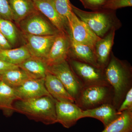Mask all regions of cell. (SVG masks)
Returning <instances> with one entry per match:
<instances>
[{
  "label": "cell",
  "instance_id": "cell-3",
  "mask_svg": "<svg viewBox=\"0 0 132 132\" xmlns=\"http://www.w3.org/2000/svg\"><path fill=\"white\" fill-rule=\"evenodd\" d=\"M73 12L79 19L85 22L100 38H102L112 29L117 30L122 26L116 11L101 9L87 12L72 4Z\"/></svg>",
  "mask_w": 132,
  "mask_h": 132
},
{
  "label": "cell",
  "instance_id": "cell-16",
  "mask_svg": "<svg viewBox=\"0 0 132 132\" xmlns=\"http://www.w3.org/2000/svg\"><path fill=\"white\" fill-rule=\"evenodd\" d=\"M45 84L48 92L55 100L75 103L74 99L69 94L60 80L48 71L45 78Z\"/></svg>",
  "mask_w": 132,
  "mask_h": 132
},
{
  "label": "cell",
  "instance_id": "cell-25",
  "mask_svg": "<svg viewBox=\"0 0 132 132\" xmlns=\"http://www.w3.org/2000/svg\"><path fill=\"white\" fill-rule=\"evenodd\" d=\"M58 13L68 23L73 14L72 3L69 0H52Z\"/></svg>",
  "mask_w": 132,
  "mask_h": 132
},
{
  "label": "cell",
  "instance_id": "cell-2",
  "mask_svg": "<svg viewBox=\"0 0 132 132\" xmlns=\"http://www.w3.org/2000/svg\"><path fill=\"white\" fill-rule=\"evenodd\" d=\"M56 100L50 95L36 98L17 100L14 103L15 112L26 115L29 119L46 125L57 123Z\"/></svg>",
  "mask_w": 132,
  "mask_h": 132
},
{
  "label": "cell",
  "instance_id": "cell-13",
  "mask_svg": "<svg viewBox=\"0 0 132 132\" xmlns=\"http://www.w3.org/2000/svg\"><path fill=\"white\" fill-rule=\"evenodd\" d=\"M18 100H25L50 95L45 84V79H31L14 88Z\"/></svg>",
  "mask_w": 132,
  "mask_h": 132
},
{
  "label": "cell",
  "instance_id": "cell-8",
  "mask_svg": "<svg viewBox=\"0 0 132 132\" xmlns=\"http://www.w3.org/2000/svg\"><path fill=\"white\" fill-rule=\"evenodd\" d=\"M70 35L76 42L90 47L95 52V47L99 38L84 22L73 13L68 21Z\"/></svg>",
  "mask_w": 132,
  "mask_h": 132
},
{
  "label": "cell",
  "instance_id": "cell-7",
  "mask_svg": "<svg viewBox=\"0 0 132 132\" xmlns=\"http://www.w3.org/2000/svg\"><path fill=\"white\" fill-rule=\"evenodd\" d=\"M48 71L60 80L69 93L75 101L83 87L71 69L67 60L48 66Z\"/></svg>",
  "mask_w": 132,
  "mask_h": 132
},
{
  "label": "cell",
  "instance_id": "cell-17",
  "mask_svg": "<svg viewBox=\"0 0 132 132\" xmlns=\"http://www.w3.org/2000/svg\"><path fill=\"white\" fill-rule=\"evenodd\" d=\"M71 38V47L68 59H71L100 67L94 51L88 46L76 42Z\"/></svg>",
  "mask_w": 132,
  "mask_h": 132
},
{
  "label": "cell",
  "instance_id": "cell-21",
  "mask_svg": "<svg viewBox=\"0 0 132 132\" xmlns=\"http://www.w3.org/2000/svg\"><path fill=\"white\" fill-rule=\"evenodd\" d=\"M18 100L14 88L1 81L0 82V110L6 117H9L15 112L14 103Z\"/></svg>",
  "mask_w": 132,
  "mask_h": 132
},
{
  "label": "cell",
  "instance_id": "cell-11",
  "mask_svg": "<svg viewBox=\"0 0 132 132\" xmlns=\"http://www.w3.org/2000/svg\"><path fill=\"white\" fill-rule=\"evenodd\" d=\"M71 43L70 35L61 32L57 35L47 57L44 60L48 66L58 64L68 59Z\"/></svg>",
  "mask_w": 132,
  "mask_h": 132
},
{
  "label": "cell",
  "instance_id": "cell-5",
  "mask_svg": "<svg viewBox=\"0 0 132 132\" xmlns=\"http://www.w3.org/2000/svg\"><path fill=\"white\" fill-rule=\"evenodd\" d=\"M67 60L83 87L95 85H109L103 69L74 59H68Z\"/></svg>",
  "mask_w": 132,
  "mask_h": 132
},
{
  "label": "cell",
  "instance_id": "cell-29",
  "mask_svg": "<svg viewBox=\"0 0 132 132\" xmlns=\"http://www.w3.org/2000/svg\"><path fill=\"white\" fill-rule=\"evenodd\" d=\"M126 111H132V88L127 93L125 98L118 110V112L120 113Z\"/></svg>",
  "mask_w": 132,
  "mask_h": 132
},
{
  "label": "cell",
  "instance_id": "cell-14",
  "mask_svg": "<svg viewBox=\"0 0 132 132\" xmlns=\"http://www.w3.org/2000/svg\"><path fill=\"white\" fill-rule=\"evenodd\" d=\"M115 29H112L96 43L95 53L100 67L104 69L110 60L112 50L114 43Z\"/></svg>",
  "mask_w": 132,
  "mask_h": 132
},
{
  "label": "cell",
  "instance_id": "cell-23",
  "mask_svg": "<svg viewBox=\"0 0 132 132\" xmlns=\"http://www.w3.org/2000/svg\"><path fill=\"white\" fill-rule=\"evenodd\" d=\"M31 56L24 45L14 48L0 49V60L13 65H18Z\"/></svg>",
  "mask_w": 132,
  "mask_h": 132
},
{
  "label": "cell",
  "instance_id": "cell-30",
  "mask_svg": "<svg viewBox=\"0 0 132 132\" xmlns=\"http://www.w3.org/2000/svg\"><path fill=\"white\" fill-rule=\"evenodd\" d=\"M18 67V65L9 64L0 60V73Z\"/></svg>",
  "mask_w": 132,
  "mask_h": 132
},
{
  "label": "cell",
  "instance_id": "cell-32",
  "mask_svg": "<svg viewBox=\"0 0 132 132\" xmlns=\"http://www.w3.org/2000/svg\"><path fill=\"white\" fill-rule=\"evenodd\" d=\"M1 82V79H0V82Z\"/></svg>",
  "mask_w": 132,
  "mask_h": 132
},
{
  "label": "cell",
  "instance_id": "cell-15",
  "mask_svg": "<svg viewBox=\"0 0 132 132\" xmlns=\"http://www.w3.org/2000/svg\"><path fill=\"white\" fill-rule=\"evenodd\" d=\"M121 113L119 112L112 104L108 103L92 109L83 110V118L97 119L102 122L105 127L118 118Z\"/></svg>",
  "mask_w": 132,
  "mask_h": 132
},
{
  "label": "cell",
  "instance_id": "cell-31",
  "mask_svg": "<svg viewBox=\"0 0 132 132\" xmlns=\"http://www.w3.org/2000/svg\"><path fill=\"white\" fill-rule=\"evenodd\" d=\"M13 48L7 40L0 33V49H10Z\"/></svg>",
  "mask_w": 132,
  "mask_h": 132
},
{
  "label": "cell",
  "instance_id": "cell-12",
  "mask_svg": "<svg viewBox=\"0 0 132 132\" xmlns=\"http://www.w3.org/2000/svg\"><path fill=\"white\" fill-rule=\"evenodd\" d=\"M36 9L50 21L60 32L70 35L68 22L57 12L52 0H33Z\"/></svg>",
  "mask_w": 132,
  "mask_h": 132
},
{
  "label": "cell",
  "instance_id": "cell-1",
  "mask_svg": "<svg viewBox=\"0 0 132 132\" xmlns=\"http://www.w3.org/2000/svg\"><path fill=\"white\" fill-rule=\"evenodd\" d=\"M107 81L113 91L112 104L117 110L132 88V68L128 62L115 57L112 52L110 60L104 69Z\"/></svg>",
  "mask_w": 132,
  "mask_h": 132
},
{
  "label": "cell",
  "instance_id": "cell-28",
  "mask_svg": "<svg viewBox=\"0 0 132 132\" xmlns=\"http://www.w3.org/2000/svg\"><path fill=\"white\" fill-rule=\"evenodd\" d=\"M85 8L93 11L102 9L107 0H79Z\"/></svg>",
  "mask_w": 132,
  "mask_h": 132
},
{
  "label": "cell",
  "instance_id": "cell-10",
  "mask_svg": "<svg viewBox=\"0 0 132 132\" xmlns=\"http://www.w3.org/2000/svg\"><path fill=\"white\" fill-rule=\"evenodd\" d=\"M55 108L57 123L66 128L72 127L83 118V110L75 103L56 100Z\"/></svg>",
  "mask_w": 132,
  "mask_h": 132
},
{
  "label": "cell",
  "instance_id": "cell-18",
  "mask_svg": "<svg viewBox=\"0 0 132 132\" xmlns=\"http://www.w3.org/2000/svg\"><path fill=\"white\" fill-rule=\"evenodd\" d=\"M30 78L45 79L48 72V65L43 59L31 56L19 65Z\"/></svg>",
  "mask_w": 132,
  "mask_h": 132
},
{
  "label": "cell",
  "instance_id": "cell-19",
  "mask_svg": "<svg viewBox=\"0 0 132 132\" xmlns=\"http://www.w3.org/2000/svg\"><path fill=\"white\" fill-rule=\"evenodd\" d=\"M14 22L0 18V33L7 40L13 48L24 44L22 33Z\"/></svg>",
  "mask_w": 132,
  "mask_h": 132
},
{
  "label": "cell",
  "instance_id": "cell-27",
  "mask_svg": "<svg viewBox=\"0 0 132 132\" xmlns=\"http://www.w3.org/2000/svg\"><path fill=\"white\" fill-rule=\"evenodd\" d=\"M0 18L13 21L9 0H0Z\"/></svg>",
  "mask_w": 132,
  "mask_h": 132
},
{
  "label": "cell",
  "instance_id": "cell-22",
  "mask_svg": "<svg viewBox=\"0 0 132 132\" xmlns=\"http://www.w3.org/2000/svg\"><path fill=\"white\" fill-rule=\"evenodd\" d=\"M31 79L25 71L19 67L0 73L1 81L12 88L21 86Z\"/></svg>",
  "mask_w": 132,
  "mask_h": 132
},
{
  "label": "cell",
  "instance_id": "cell-33",
  "mask_svg": "<svg viewBox=\"0 0 132 132\" xmlns=\"http://www.w3.org/2000/svg\"><path fill=\"white\" fill-rule=\"evenodd\" d=\"M107 1H108V0H107Z\"/></svg>",
  "mask_w": 132,
  "mask_h": 132
},
{
  "label": "cell",
  "instance_id": "cell-20",
  "mask_svg": "<svg viewBox=\"0 0 132 132\" xmlns=\"http://www.w3.org/2000/svg\"><path fill=\"white\" fill-rule=\"evenodd\" d=\"M9 2L15 24L38 10L33 0H9Z\"/></svg>",
  "mask_w": 132,
  "mask_h": 132
},
{
  "label": "cell",
  "instance_id": "cell-6",
  "mask_svg": "<svg viewBox=\"0 0 132 132\" xmlns=\"http://www.w3.org/2000/svg\"><path fill=\"white\" fill-rule=\"evenodd\" d=\"M16 24L23 34L46 36L55 35L60 32L49 20L38 10Z\"/></svg>",
  "mask_w": 132,
  "mask_h": 132
},
{
  "label": "cell",
  "instance_id": "cell-4",
  "mask_svg": "<svg viewBox=\"0 0 132 132\" xmlns=\"http://www.w3.org/2000/svg\"><path fill=\"white\" fill-rule=\"evenodd\" d=\"M113 94L109 85L83 87L75 103L82 110L92 109L103 104H112Z\"/></svg>",
  "mask_w": 132,
  "mask_h": 132
},
{
  "label": "cell",
  "instance_id": "cell-9",
  "mask_svg": "<svg viewBox=\"0 0 132 132\" xmlns=\"http://www.w3.org/2000/svg\"><path fill=\"white\" fill-rule=\"evenodd\" d=\"M57 35L38 36L22 33L24 45L31 56L44 60L47 57Z\"/></svg>",
  "mask_w": 132,
  "mask_h": 132
},
{
  "label": "cell",
  "instance_id": "cell-24",
  "mask_svg": "<svg viewBox=\"0 0 132 132\" xmlns=\"http://www.w3.org/2000/svg\"><path fill=\"white\" fill-rule=\"evenodd\" d=\"M132 111L122 112L115 120L110 123L101 132H132Z\"/></svg>",
  "mask_w": 132,
  "mask_h": 132
},
{
  "label": "cell",
  "instance_id": "cell-26",
  "mask_svg": "<svg viewBox=\"0 0 132 132\" xmlns=\"http://www.w3.org/2000/svg\"><path fill=\"white\" fill-rule=\"evenodd\" d=\"M132 6V0H108L102 9L116 11L119 9Z\"/></svg>",
  "mask_w": 132,
  "mask_h": 132
}]
</instances>
